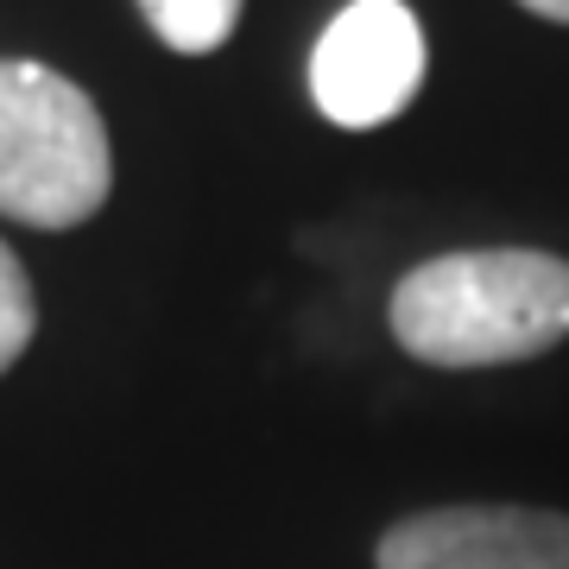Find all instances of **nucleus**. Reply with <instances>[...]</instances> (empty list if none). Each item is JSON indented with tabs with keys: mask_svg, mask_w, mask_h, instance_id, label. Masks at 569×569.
I'll list each match as a JSON object with an SVG mask.
<instances>
[{
	"mask_svg": "<svg viewBox=\"0 0 569 569\" xmlns=\"http://www.w3.org/2000/svg\"><path fill=\"white\" fill-rule=\"evenodd\" d=\"M425 367H512L569 336V260L538 247H468L411 266L387 310Z\"/></svg>",
	"mask_w": 569,
	"mask_h": 569,
	"instance_id": "obj_1",
	"label": "nucleus"
},
{
	"mask_svg": "<svg viewBox=\"0 0 569 569\" xmlns=\"http://www.w3.org/2000/svg\"><path fill=\"white\" fill-rule=\"evenodd\" d=\"M114 152L102 108L39 58H0V216L77 228L108 203Z\"/></svg>",
	"mask_w": 569,
	"mask_h": 569,
	"instance_id": "obj_2",
	"label": "nucleus"
},
{
	"mask_svg": "<svg viewBox=\"0 0 569 569\" xmlns=\"http://www.w3.org/2000/svg\"><path fill=\"white\" fill-rule=\"evenodd\" d=\"M425 82V26L406 0H348L310 51V102L336 127H387Z\"/></svg>",
	"mask_w": 569,
	"mask_h": 569,
	"instance_id": "obj_3",
	"label": "nucleus"
},
{
	"mask_svg": "<svg viewBox=\"0 0 569 569\" xmlns=\"http://www.w3.org/2000/svg\"><path fill=\"white\" fill-rule=\"evenodd\" d=\"M373 569H569V512L430 507L380 538Z\"/></svg>",
	"mask_w": 569,
	"mask_h": 569,
	"instance_id": "obj_4",
	"label": "nucleus"
},
{
	"mask_svg": "<svg viewBox=\"0 0 569 569\" xmlns=\"http://www.w3.org/2000/svg\"><path fill=\"white\" fill-rule=\"evenodd\" d=\"M247 0H140L146 26L159 32L178 58H209L234 39Z\"/></svg>",
	"mask_w": 569,
	"mask_h": 569,
	"instance_id": "obj_5",
	"label": "nucleus"
},
{
	"mask_svg": "<svg viewBox=\"0 0 569 569\" xmlns=\"http://www.w3.org/2000/svg\"><path fill=\"white\" fill-rule=\"evenodd\" d=\"M32 336H39V298H32L26 266L13 260V247L0 241V373L32 348Z\"/></svg>",
	"mask_w": 569,
	"mask_h": 569,
	"instance_id": "obj_6",
	"label": "nucleus"
},
{
	"mask_svg": "<svg viewBox=\"0 0 569 569\" xmlns=\"http://www.w3.org/2000/svg\"><path fill=\"white\" fill-rule=\"evenodd\" d=\"M526 13H538V20H563L569 26V0H519Z\"/></svg>",
	"mask_w": 569,
	"mask_h": 569,
	"instance_id": "obj_7",
	"label": "nucleus"
}]
</instances>
